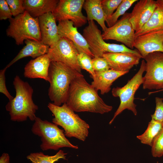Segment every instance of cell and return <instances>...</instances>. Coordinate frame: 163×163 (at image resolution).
Instances as JSON below:
<instances>
[{
  "label": "cell",
  "mask_w": 163,
  "mask_h": 163,
  "mask_svg": "<svg viewBox=\"0 0 163 163\" xmlns=\"http://www.w3.org/2000/svg\"><path fill=\"white\" fill-rule=\"evenodd\" d=\"M65 103L76 112L103 114L113 109L112 106L104 102L98 95L97 91L87 82L83 75L72 81Z\"/></svg>",
  "instance_id": "1"
},
{
  "label": "cell",
  "mask_w": 163,
  "mask_h": 163,
  "mask_svg": "<svg viewBox=\"0 0 163 163\" xmlns=\"http://www.w3.org/2000/svg\"><path fill=\"white\" fill-rule=\"evenodd\" d=\"M13 85L15 91V96L5 106L11 120L20 122L29 118L31 121H34L38 107L33 100V88L28 82L23 81L17 75L14 78Z\"/></svg>",
  "instance_id": "2"
},
{
  "label": "cell",
  "mask_w": 163,
  "mask_h": 163,
  "mask_svg": "<svg viewBox=\"0 0 163 163\" xmlns=\"http://www.w3.org/2000/svg\"><path fill=\"white\" fill-rule=\"evenodd\" d=\"M82 75L62 62H51L49 71L50 85L48 95L52 103L58 106L65 103L71 83Z\"/></svg>",
  "instance_id": "3"
},
{
  "label": "cell",
  "mask_w": 163,
  "mask_h": 163,
  "mask_svg": "<svg viewBox=\"0 0 163 163\" xmlns=\"http://www.w3.org/2000/svg\"><path fill=\"white\" fill-rule=\"evenodd\" d=\"M47 107L54 116L53 123L64 129L66 136L75 137L82 141L85 140L88 135L89 124L66 103L58 106L49 103Z\"/></svg>",
  "instance_id": "4"
},
{
  "label": "cell",
  "mask_w": 163,
  "mask_h": 163,
  "mask_svg": "<svg viewBox=\"0 0 163 163\" xmlns=\"http://www.w3.org/2000/svg\"><path fill=\"white\" fill-rule=\"evenodd\" d=\"M32 133L41 138L40 147L43 151L57 150L63 147L78 149L77 145L72 144L66 137L63 130L58 125L37 117L33 124Z\"/></svg>",
  "instance_id": "5"
},
{
  "label": "cell",
  "mask_w": 163,
  "mask_h": 163,
  "mask_svg": "<svg viewBox=\"0 0 163 163\" xmlns=\"http://www.w3.org/2000/svg\"><path fill=\"white\" fill-rule=\"evenodd\" d=\"M9 21L6 34L13 38L17 45H21L27 39L42 41L38 18H33L25 11Z\"/></svg>",
  "instance_id": "6"
},
{
  "label": "cell",
  "mask_w": 163,
  "mask_h": 163,
  "mask_svg": "<svg viewBox=\"0 0 163 163\" xmlns=\"http://www.w3.org/2000/svg\"><path fill=\"white\" fill-rule=\"evenodd\" d=\"M145 62L144 59H143L137 72L125 85L113 88V96L119 97L120 103L113 117L109 122V124H111L116 117L126 109L131 111L135 115H137L136 105L134 102V96L136 91L143 83V74L145 71Z\"/></svg>",
  "instance_id": "7"
},
{
  "label": "cell",
  "mask_w": 163,
  "mask_h": 163,
  "mask_svg": "<svg viewBox=\"0 0 163 163\" xmlns=\"http://www.w3.org/2000/svg\"><path fill=\"white\" fill-rule=\"evenodd\" d=\"M82 35L94 57H103V55L106 53L129 52L140 54L137 50L131 49L124 44L106 42L94 21H88V25L83 30Z\"/></svg>",
  "instance_id": "8"
},
{
  "label": "cell",
  "mask_w": 163,
  "mask_h": 163,
  "mask_svg": "<svg viewBox=\"0 0 163 163\" xmlns=\"http://www.w3.org/2000/svg\"><path fill=\"white\" fill-rule=\"evenodd\" d=\"M144 59L146 61L145 74L142 84L144 89L163 88V53H150Z\"/></svg>",
  "instance_id": "9"
},
{
  "label": "cell",
  "mask_w": 163,
  "mask_h": 163,
  "mask_svg": "<svg viewBox=\"0 0 163 163\" xmlns=\"http://www.w3.org/2000/svg\"><path fill=\"white\" fill-rule=\"evenodd\" d=\"M79 52L73 43L63 37L54 46L50 47L47 53L51 62H62L81 73L77 60Z\"/></svg>",
  "instance_id": "10"
},
{
  "label": "cell",
  "mask_w": 163,
  "mask_h": 163,
  "mask_svg": "<svg viewBox=\"0 0 163 163\" xmlns=\"http://www.w3.org/2000/svg\"><path fill=\"white\" fill-rule=\"evenodd\" d=\"M130 15V13L126 12L113 26L107 27L102 34L103 39L121 42L133 50L135 31L129 20Z\"/></svg>",
  "instance_id": "11"
},
{
  "label": "cell",
  "mask_w": 163,
  "mask_h": 163,
  "mask_svg": "<svg viewBox=\"0 0 163 163\" xmlns=\"http://www.w3.org/2000/svg\"><path fill=\"white\" fill-rule=\"evenodd\" d=\"M85 0H60L53 13L56 21L68 20L75 27H81L87 22V17L82 12Z\"/></svg>",
  "instance_id": "12"
},
{
  "label": "cell",
  "mask_w": 163,
  "mask_h": 163,
  "mask_svg": "<svg viewBox=\"0 0 163 163\" xmlns=\"http://www.w3.org/2000/svg\"><path fill=\"white\" fill-rule=\"evenodd\" d=\"M133 47L143 59L151 53H163V30L149 32L136 37Z\"/></svg>",
  "instance_id": "13"
},
{
  "label": "cell",
  "mask_w": 163,
  "mask_h": 163,
  "mask_svg": "<svg viewBox=\"0 0 163 163\" xmlns=\"http://www.w3.org/2000/svg\"><path fill=\"white\" fill-rule=\"evenodd\" d=\"M57 27L60 38L65 37L71 40L79 53H84L91 58L94 57L85 38L78 31L72 21L68 20L59 21Z\"/></svg>",
  "instance_id": "14"
},
{
  "label": "cell",
  "mask_w": 163,
  "mask_h": 163,
  "mask_svg": "<svg viewBox=\"0 0 163 163\" xmlns=\"http://www.w3.org/2000/svg\"><path fill=\"white\" fill-rule=\"evenodd\" d=\"M156 7L157 1L153 0H140L135 5L129 20L135 32L148 22Z\"/></svg>",
  "instance_id": "15"
},
{
  "label": "cell",
  "mask_w": 163,
  "mask_h": 163,
  "mask_svg": "<svg viewBox=\"0 0 163 163\" xmlns=\"http://www.w3.org/2000/svg\"><path fill=\"white\" fill-rule=\"evenodd\" d=\"M110 69L120 72H129L143 58L140 54L129 52L106 53L103 55Z\"/></svg>",
  "instance_id": "16"
},
{
  "label": "cell",
  "mask_w": 163,
  "mask_h": 163,
  "mask_svg": "<svg viewBox=\"0 0 163 163\" xmlns=\"http://www.w3.org/2000/svg\"><path fill=\"white\" fill-rule=\"evenodd\" d=\"M38 19L41 41L50 47H52L60 39L55 17L50 12L39 17Z\"/></svg>",
  "instance_id": "17"
},
{
  "label": "cell",
  "mask_w": 163,
  "mask_h": 163,
  "mask_svg": "<svg viewBox=\"0 0 163 163\" xmlns=\"http://www.w3.org/2000/svg\"><path fill=\"white\" fill-rule=\"evenodd\" d=\"M51 62L47 54L31 60L24 68V77L41 78L49 82V71Z\"/></svg>",
  "instance_id": "18"
},
{
  "label": "cell",
  "mask_w": 163,
  "mask_h": 163,
  "mask_svg": "<svg viewBox=\"0 0 163 163\" xmlns=\"http://www.w3.org/2000/svg\"><path fill=\"white\" fill-rule=\"evenodd\" d=\"M128 72L111 69L104 71L95 72L94 76L91 77L93 80L91 85L97 91L100 90L101 94H104L110 91L113 82Z\"/></svg>",
  "instance_id": "19"
},
{
  "label": "cell",
  "mask_w": 163,
  "mask_h": 163,
  "mask_svg": "<svg viewBox=\"0 0 163 163\" xmlns=\"http://www.w3.org/2000/svg\"><path fill=\"white\" fill-rule=\"evenodd\" d=\"M26 45L17 56L6 66L8 68L18 61L23 58L31 57L36 58L47 54L50 46L42 41L27 39L24 41Z\"/></svg>",
  "instance_id": "20"
},
{
  "label": "cell",
  "mask_w": 163,
  "mask_h": 163,
  "mask_svg": "<svg viewBox=\"0 0 163 163\" xmlns=\"http://www.w3.org/2000/svg\"><path fill=\"white\" fill-rule=\"evenodd\" d=\"M59 0H24L25 11L34 18L49 12H53Z\"/></svg>",
  "instance_id": "21"
},
{
  "label": "cell",
  "mask_w": 163,
  "mask_h": 163,
  "mask_svg": "<svg viewBox=\"0 0 163 163\" xmlns=\"http://www.w3.org/2000/svg\"><path fill=\"white\" fill-rule=\"evenodd\" d=\"M83 8L85 11L88 21H96L103 32L107 28L105 22L106 17L101 4V0H85Z\"/></svg>",
  "instance_id": "22"
},
{
  "label": "cell",
  "mask_w": 163,
  "mask_h": 163,
  "mask_svg": "<svg viewBox=\"0 0 163 163\" xmlns=\"http://www.w3.org/2000/svg\"><path fill=\"white\" fill-rule=\"evenodd\" d=\"M157 7L148 22L135 33V37L149 32L163 30V0H157Z\"/></svg>",
  "instance_id": "23"
},
{
  "label": "cell",
  "mask_w": 163,
  "mask_h": 163,
  "mask_svg": "<svg viewBox=\"0 0 163 163\" xmlns=\"http://www.w3.org/2000/svg\"><path fill=\"white\" fill-rule=\"evenodd\" d=\"M163 129V123L152 119L145 131L142 134L137 136L136 137L142 144L151 146L154 140Z\"/></svg>",
  "instance_id": "24"
},
{
  "label": "cell",
  "mask_w": 163,
  "mask_h": 163,
  "mask_svg": "<svg viewBox=\"0 0 163 163\" xmlns=\"http://www.w3.org/2000/svg\"><path fill=\"white\" fill-rule=\"evenodd\" d=\"M62 150H59L55 155L49 156L41 152L32 153L27 157L32 163H54L60 159L66 160V155Z\"/></svg>",
  "instance_id": "25"
},
{
  "label": "cell",
  "mask_w": 163,
  "mask_h": 163,
  "mask_svg": "<svg viewBox=\"0 0 163 163\" xmlns=\"http://www.w3.org/2000/svg\"><path fill=\"white\" fill-rule=\"evenodd\" d=\"M137 1V0H123L116 11L106 19V22L108 27L114 24L118 21L119 18L124 15L132 5Z\"/></svg>",
  "instance_id": "26"
},
{
  "label": "cell",
  "mask_w": 163,
  "mask_h": 163,
  "mask_svg": "<svg viewBox=\"0 0 163 163\" xmlns=\"http://www.w3.org/2000/svg\"><path fill=\"white\" fill-rule=\"evenodd\" d=\"M78 64L82 69L86 70L90 74L91 77H94L95 72L93 69L91 57L86 53H79L77 56Z\"/></svg>",
  "instance_id": "27"
},
{
  "label": "cell",
  "mask_w": 163,
  "mask_h": 163,
  "mask_svg": "<svg viewBox=\"0 0 163 163\" xmlns=\"http://www.w3.org/2000/svg\"><path fill=\"white\" fill-rule=\"evenodd\" d=\"M151 147V153L155 157H160L163 155V129L154 140Z\"/></svg>",
  "instance_id": "28"
},
{
  "label": "cell",
  "mask_w": 163,
  "mask_h": 163,
  "mask_svg": "<svg viewBox=\"0 0 163 163\" xmlns=\"http://www.w3.org/2000/svg\"><path fill=\"white\" fill-rule=\"evenodd\" d=\"M123 0H101L103 9L106 19L110 17L117 9Z\"/></svg>",
  "instance_id": "29"
},
{
  "label": "cell",
  "mask_w": 163,
  "mask_h": 163,
  "mask_svg": "<svg viewBox=\"0 0 163 163\" xmlns=\"http://www.w3.org/2000/svg\"><path fill=\"white\" fill-rule=\"evenodd\" d=\"M6 1L14 17L25 11L24 0H6Z\"/></svg>",
  "instance_id": "30"
},
{
  "label": "cell",
  "mask_w": 163,
  "mask_h": 163,
  "mask_svg": "<svg viewBox=\"0 0 163 163\" xmlns=\"http://www.w3.org/2000/svg\"><path fill=\"white\" fill-rule=\"evenodd\" d=\"M92 65L95 72H102L110 69L106 60L103 57L94 56L92 59Z\"/></svg>",
  "instance_id": "31"
},
{
  "label": "cell",
  "mask_w": 163,
  "mask_h": 163,
  "mask_svg": "<svg viewBox=\"0 0 163 163\" xmlns=\"http://www.w3.org/2000/svg\"><path fill=\"white\" fill-rule=\"evenodd\" d=\"M155 101V110L154 113L151 115L152 119L163 123V99L156 97Z\"/></svg>",
  "instance_id": "32"
},
{
  "label": "cell",
  "mask_w": 163,
  "mask_h": 163,
  "mask_svg": "<svg viewBox=\"0 0 163 163\" xmlns=\"http://www.w3.org/2000/svg\"><path fill=\"white\" fill-rule=\"evenodd\" d=\"M8 68L5 67L0 71V92L3 94L8 99L9 101L14 98L7 90L6 85L5 73Z\"/></svg>",
  "instance_id": "33"
},
{
  "label": "cell",
  "mask_w": 163,
  "mask_h": 163,
  "mask_svg": "<svg viewBox=\"0 0 163 163\" xmlns=\"http://www.w3.org/2000/svg\"><path fill=\"white\" fill-rule=\"evenodd\" d=\"M12 15L6 0H0V20L11 19Z\"/></svg>",
  "instance_id": "34"
},
{
  "label": "cell",
  "mask_w": 163,
  "mask_h": 163,
  "mask_svg": "<svg viewBox=\"0 0 163 163\" xmlns=\"http://www.w3.org/2000/svg\"><path fill=\"white\" fill-rule=\"evenodd\" d=\"M10 158L9 155L4 153L0 157V163H10Z\"/></svg>",
  "instance_id": "35"
},
{
  "label": "cell",
  "mask_w": 163,
  "mask_h": 163,
  "mask_svg": "<svg viewBox=\"0 0 163 163\" xmlns=\"http://www.w3.org/2000/svg\"><path fill=\"white\" fill-rule=\"evenodd\" d=\"M162 90H163V89H162Z\"/></svg>",
  "instance_id": "36"
}]
</instances>
